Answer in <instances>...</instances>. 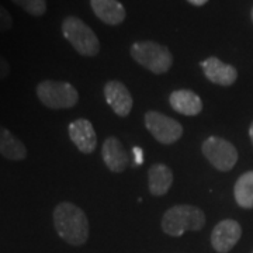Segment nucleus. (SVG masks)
<instances>
[{
    "instance_id": "39448f33",
    "label": "nucleus",
    "mask_w": 253,
    "mask_h": 253,
    "mask_svg": "<svg viewBox=\"0 0 253 253\" xmlns=\"http://www.w3.org/2000/svg\"><path fill=\"white\" fill-rule=\"evenodd\" d=\"M37 97L51 110L72 109L79 101V93L75 86L63 81L45 79L37 84Z\"/></svg>"
},
{
    "instance_id": "423d86ee",
    "label": "nucleus",
    "mask_w": 253,
    "mask_h": 253,
    "mask_svg": "<svg viewBox=\"0 0 253 253\" xmlns=\"http://www.w3.org/2000/svg\"><path fill=\"white\" fill-rule=\"evenodd\" d=\"M201 151L208 162L219 172L231 170L238 162V151L234 144L221 136H208L203 142Z\"/></svg>"
},
{
    "instance_id": "4468645a",
    "label": "nucleus",
    "mask_w": 253,
    "mask_h": 253,
    "mask_svg": "<svg viewBox=\"0 0 253 253\" xmlns=\"http://www.w3.org/2000/svg\"><path fill=\"white\" fill-rule=\"evenodd\" d=\"M172 109L183 116H199L203 110V101L197 93L187 89L174 90L169 96Z\"/></svg>"
},
{
    "instance_id": "2eb2a0df",
    "label": "nucleus",
    "mask_w": 253,
    "mask_h": 253,
    "mask_svg": "<svg viewBox=\"0 0 253 253\" xmlns=\"http://www.w3.org/2000/svg\"><path fill=\"white\" fill-rule=\"evenodd\" d=\"M173 184V173L169 166L163 163H155L148 170V187L155 197L165 196Z\"/></svg>"
},
{
    "instance_id": "393cba45",
    "label": "nucleus",
    "mask_w": 253,
    "mask_h": 253,
    "mask_svg": "<svg viewBox=\"0 0 253 253\" xmlns=\"http://www.w3.org/2000/svg\"><path fill=\"white\" fill-rule=\"evenodd\" d=\"M252 253H253V252H252Z\"/></svg>"
},
{
    "instance_id": "f03ea898",
    "label": "nucleus",
    "mask_w": 253,
    "mask_h": 253,
    "mask_svg": "<svg viewBox=\"0 0 253 253\" xmlns=\"http://www.w3.org/2000/svg\"><path fill=\"white\" fill-rule=\"evenodd\" d=\"M163 232L169 236H181L187 231H200L206 225V214L201 208L179 204L169 208L162 217Z\"/></svg>"
},
{
    "instance_id": "20e7f679",
    "label": "nucleus",
    "mask_w": 253,
    "mask_h": 253,
    "mask_svg": "<svg viewBox=\"0 0 253 253\" xmlns=\"http://www.w3.org/2000/svg\"><path fill=\"white\" fill-rule=\"evenodd\" d=\"M62 34L65 40L82 56H96L100 52V41L94 31L83 20L75 16L65 17L62 21Z\"/></svg>"
},
{
    "instance_id": "4be33fe9",
    "label": "nucleus",
    "mask_w": 253,
    "mask_h": 253,
    "mask_svg": "<svg viewBox=\"0 0 253 253\" xmlns=\"http://www.w3.org/2000/svg\"><path fill=\"white\" fill-rule=\"evenodd\" d=\"M190 4H193V6H204V4H207L208 0H187Z\"/></svg>"
},
{
    "instance_id": "a211bd4d",
    "label": "nucleus",
    "mask_w": 253,
    "mask_h": 253,
    "mask_svg": "<svg viewBox=\"0 0 253 253\" xmlns=\"http://www.w3.org/2000/svg\"><path fill=\"white\" fill-rule=\"evenodd\" d=\"M33 17H42L46 13V0H11Z\"/></svg>"
},
{
    "instance_id": "b1692460",
    "label": "nucleus",
    "mask_w": 253,
    "mask_h": 253,
    "mask_svg": "<svg viewBox=\"0 0 253 253\" xmlns=\"http://www.w3.org/2000/svg\"><path fill=\"white\" fill-rule=\"evenodd\" d=\"M251 17H252V21H253V7H252V11H251Z\"/></svg>"
},
{
    "instance_id": "6ab92c4d",
    "label": "nucleus",
    "mask_w": 253,
    "mask_h": 253,
    "mask_svg": "<svg viewBox=\"0 0 253 253\" xmlns=\"http://www.w3.org/2000/svg\"><path fill=\"white\" fill-rule=\"evenodd\" d=\"M13 28V17L4 6L0 4V33H6Z\"/></svg>"
},
{
    "instance_id": "ddd939ff",
    "label": "nucleus",
    "mask_w": 253,
    "mask_h": 253,
    "mask_svg": "<svg viewBox=\"0 0 253 253\" xmlns=\"http://www.w3.org/2000/svg\"><path fill=\"white\" fill-rule=\"evenodd\" d=\"M93 13L109 26H120L126 17V7L118 0H90Z\"/></svg>"
},
{
    "instance_id": "7ed1b4c3",
    "label": "nucleus",
    "mask_w": 253,
    "mask_h": 253,
    "mask_svg": "<svg viewBox=\"0 0 253 253\" xmlns=\"http://www.w3.org/2000/svg\"><path fill=\"white\" fill-rule=\"evenodd\" d=\"M131 58L155 75L166 73L173 65V55L168 46L155 41H138L129 49Z\"/></svg>"
},
{
    "instance_id": "6e6552de",
    "label": "nucleus",
    "mask_w": 253,
    "mask_h": 253,
    "mask_svg": "<svg viewBox=\"0 0 253 253\" xmlns=\"http://www.w3.org/2000/svg\"><path fill=\"white\" fill-rule=\"evenodd\" d=\"M242 228L234 219H224L214 226L211 232V245L218 253H228L241 239Z\"/></svg>"
},
{
    "instance_id": "1a4fd4ad",
    "label": "nucleus",
    "mask_w": 253,
    "mask_h": 253,
    "mask_svg": "<svg viewBox=\"0 0 253 253\" xmlns=\"http://www.w3.org/2000/svg\"><path fill=\"white\" fill-rule=\"evenodd\" d=\"M104 99L118 117L129 116L132 106H134V100H132L131 93L126 89V84L120 81H109L106 83Z\"/></svg>"
},
{
    "instance_id": "412c9836",
    "label": "nucleus",
    "mask_w": 253,
    "mask_h": 253,
    "mask_svg": "<svg viewBox=\"0 0 253 253\" xmlns=\"http://www.w3.org/2000/svg\"><path fill=\"white\" fill-rule=\"evenodd\" d=\"M132 154H134V161H135V165H142L144 163V151L139 148V146H134L132 148Z\"/></svg>"
},
{
    "instance_id": "9b49d317",
    "label": "nucleus",
    "mask_w": 253,
    "mask_h": 253,
    "mask_svg": "<svg viewBox=\"0 0 253 253\" xmlns=\"http://www.w3.org/2000/svg\"><path fill=\"white\" fill-rule=\"evenodd\" d=\"M203 72L208 81L219 86H231L238 79V71L232 65L224 63L217 56H210L206 61L200 62Z\"/></svg>"
},
{
    "instance_id": "5701e85b",
    "label": "nucleus",
    "mask_w": 253,
    "mask_h": 253,
    "mask_svg": "<svg viewBox=\"0 0 253 253\" xmlns=\"http://www.w3.org/2000/svg\"><path fill=\"white\" fill-rule=\"evenodd\" d=\"M249 136H251V141H252L253 144V123L251 124V126H249Z\"/></svg>"
},
{
    "instance_id": "f3484780",
    "label": "nucleus",
    "mask_w": 253,
    "mask_h": 253,
    "mask_svg": "<svg viewBox=\"0 0 253 253\" xmlns=\"http://www.w3.org/2000/svg\"><path fill=\"white\" fill-rule=\"evenodd\" d=\"M236 204L239 207L252 210L253 208V170L244 173L235 183L234 187Z\"/></svg>"
},
{
    "instance_id": "f257e3e1",
    "label": "nucleus",
    "mask_w": 253,
    "mask_h": 253,
    "mask_svg": "<svg viewBox=\"0 0 253 253\" xmlns=\"http://www.w3.org/2000/svg\"><path fill=\"white\" fill-rule=\"evenodd\" d=\"M54 228L59 238L72 246H82L87 242L90 228L84 211L76 204L63 201L54 208Z\"/></svg>"
},
{
    "instance_id": "aec40b11",
    "label": "nucleus",
    "mask_w": 253,
    "mask_h": 253,
    "mask_svg": "<svg viewBox=\"0 0 253 253\" xmlns=\"http://www.w3.org/2000/svg\"><path fill=\"white\" fill-rule=\"evenodd\" d=\"M10 73H11L10 63L3 55H0V81H4L6 78H9Z\"/></svg>"
},
{
    "instance_id": "f8f14e48",
    "label": "nucleus",
    "mask_w": 253,
    "mask_h": 253,
    "mask_svg": "<svg viewBox=\"0 0 253 253\" xmlns=\"http://www.w3.org/2000/svg\"><path fill=\"white\" fill-rule=\"evenodd\" d=\"M101 156L106 166L109 168L110 172L121 173L124 172L129 163V158L126 154L124 145L117 136H109L103 142L101 148Z\"/></svg>"
},
{
    "instance_id": "dca6fc26",
    "label": "nucleus",
    "mask_w": 253,
    "mask_h": 253,
    "mask_svg": "<svg viewBox=\"0 0 253 253\" xmlns=\"http://www.w3.org/2000/svg\"><path fill=\"white\" fill-rule=\"evenodd\" d=\"M0 155L11 162H21L27 158V148L6 126H0Z\"/></svg>"
},
{
    "instance_id": "9d476101",
    "label": "nucleus",
    "mask_w": 253,
    "mask_h": 253,
    "mask_svg": "<svg viewBox=\"0 0 253 253\" xmlns=\"http://www.w3.org/2000/svg\"><path fill=\"white\" fill-rule=\"evenodd\" d=\"M69 138L82 154H93L97 146V135L94 126L86 118H78L68 126Z\"/></svg>"
},
{
    "instance_id": "0eeeda50",
    "label": "nucleus",
    "mask_w": 253,
    "mask_h": 253,
    "mask_svg": "<svg viewBox=\"0 0 253 253\" xmlns=\"http://www.w3.org/2000/svg\"><path fill=\"white\" fill-rule=\"evenodd\" d=\"M145 126L158 142L172 145L177 142L183 135V126L174 118L168 117L159 111L149 110L144 116Z\"/></svg>"
}]
</instances>
